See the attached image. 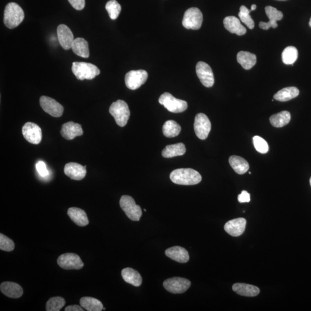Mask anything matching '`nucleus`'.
Listing matches in <instances>:
<instances>
[{
    "mask_svg": "<svg viewBox=\"0 0 311 311\" xmlns=\"http://www.w3.org/2000/svg\"><path fill=\"white\" fill-rule=\"evenodd\" d=\"M106 9L107 10L111 20H115L118 18L122 10V7L116 0H111L106 4Z\"/></svg>",
    "mask_w": 311,
    "mask_h": 311,
    "instance_id": "obj_35",
    "label": "nucleus"
},
{
    "mask_svg": "<svg viewBox=\"0 0 311 311\" xmlns=\"http://www.w3.org/2000/svg\"><path fill=\"white\" fill-rule=\"evenodd\" d=\"M72 49L75 54L82 58H90L89 44L88 42L84 39L78 38L74 40L72 46Z\"/></svg>",
    "mask_w": 311,
    "mask_h": 311,
    "instance_id": "obj_25",
    "label": "nucleus"
},
{
    "mask_svg": "<svg viewBox=\"0 0 311 311\" xmlns=\"http://www.w3.org/2000/svg\"><path fill=\"white\" fill-rule=\"evenodd\" d=\"M229 162L230 166L238 174L244 175L248 172L250 166L244 158L238 156H232L230 158Z\"/></svg>",
    "mask_w": 311,
    "mask_h": 311,
    "instance_id": "obj_28",
    "label": "nucleus"
},
{
    "mask_svg": "<svg viewBox=\"0 0 311 311\" xmlns=\"http://www.w3.org/2000/svg\"><path fill=\"white\" fill-rule=\"evenodd\" d=\"M0 290L6 296L11 298H20L24 294V290L18 284L6 282L2 284Z\"/></svg>",
    "mask_w": 311,
    "mask_h": 311,
    "instance_id": "obj_22",
    "label": "nucleus"
},
{
    "mask_svg": "<svg viewBox=\"0 0 311 311\" xmlns=\"http://www.w3.org/2000/svg\"><path fill=\"white\" fill-rule=\"evenodd\" d=\"M249 174H250V175H252V172H250Z\"/></svg>",
    "mask_w": 311,
    "mask_h": 311,
    "instance_id": "obj_48",
    "label": "nucleus"
},
{
    "mask_svg": "<svg viewBox=\"0 0 311 311\" xmlns=\"http://www.w3.org/2000/svg\"><path fill=\"white\" fill-rule=\"evenodd\" d=\"M197 76L202 84L207 87L211 88L214 84V77L213 70L211 67L206 62H200L196 66Z\"/></svg>",
    "mask_w": 311,
    "mask_h": 311,
    "instance_id": "obj_13",
    "label": "nucleus"
},
{
    "mask_svg": "<svg viewBox=\"0 0 311 311\" xmlns=\"http://www.w3.org/2000/svg\"><path fill=\"white\" fill-rule=\"evenodd\" d=\"M212 130V124L208 118L200 113L196 116L194 130L197 136L202 140L208 138Z\"/></svg>",
    "mask_w": 311,
    "mask_h": 311,
    "instance_id": "obj_11",
    "label": "nucleus"
},
{
    "mask_svg": "<svg viewBox=\"0 0 311 311\" xmlns=\"http://www.w3.org/2000/svg\"><path fill=\"white\" fill-rule=\"evenodd\" d=\"M68 214L76 224L79 226H86L89 224V220L85 211L77 208H71Z\"/></svg>",
    "mask_w": 311,
    "mask_h": 311,
    "instance_id": "obj_23",
    "label": "nucleus"
},
{
    "mask_svg": "<svg viewBox=\"0 0 311 311\" xmlns=\"http://www.w3.org/2000/svg\"><path fill=\"white\" fill-rule=\"evenodd\" d=\"M192 283L189 280L180 278H174L165 280L164 287L170 293L182 294L190 288Z\"/></svg>",
    "mask_w": 311,
    "mask_h": 311,
    "instance_id": "obj_9",
    "label": "nucleus"
},
{
    "mask_svg": "<svg viewBox=\"0 0 311 311\" xmlns=\"http://www.w3.org/2000/svg\"><path fill=\"white\" fill-rule=\"evenodd\" d=\"M181 126L174 120H168L163 126V134L168 138H174L180 135Z\"/></svg>",
    "mask_w": 311,
    "mask_h": 311,
    "instance_id": "obj_32",
    "label": "nucleus"
},
{
    "mask_svg": "<svg viewBox=\"0 0 311 311\" xmlns=\"http://www.w3.org/2000/svg\"><path fill=\"white\" fill-rule=\"evenodd\" d=\"M106 310V309L105 308H104V310Z\"/></svg>",
    "mask_w": 311,
    "mask_h": 311,
    "instance_id": "obj_49",
    "label": "nucleus"
},
{
    "mask_svg": "<svg viewBox=\"0 0 311 311\" xmlns=\"http://www.w3.org/2000/svg\"><path fill=\"white\" fill-rule=\"evenodd\" d=\"M148 78V74L143 70H132L126 75L125 82L128 88L131 90H136L145 84Z\"/></svg>",
    "mask_w": 311,
    "mask_h": 311,
    "instance_id": "obj_8",
    "label": "nucleus"
},
{
    "mask_svg": "<svg viewBox=\"0 0 311 311\" xmlns=\"http://www.w3.org/2000/svg\"><path fill=\"white\" fill-rule=\"evenodd\" d=\"M186 152V148L184 144L179 143L166 146L162 152V156L166 158H170L177 156H182Z\"/></svg>",
    "mask_w": 311,
    "mask_h": 311,
    "instance_id": "obj_29",
    "label": "nucleus"
},
{
    "mask_svg": "<svg viewBox=\"0 0 311 311\" xmlns=\"http://www.w3.org/2000/svg\"><path fill=\"white\" fill-rule=\"evenodd\" d=\"M238 200L241 204L248 203L251 201L250 194L246 191H242V194L238 196Z\"/></svg>",
    "mask_w": 311,
    "mask_h": 311,
    "instance_id": "obj_42",
    "label": "nucleus"
},
{
    "mask_svg": "<svg viewBox=\"0 0 311 311\" xmlns=\"http://www.w3.org/2000/svg\"><path fill=\"white\" fill-rule=\"evenodd\" d=\"M15 248L14 242L2 234H0V250L6 252H12Z\"/></svg>",
    "mask_w": 311,
    "mask_h": 311,
    "instance_id": "obj_39",
    "label": "nucleus"
},
{
    "mask_svg": "<svg viewBox=\"0 0 311 311\" xmlns=\"http://www.w3.org/2000/svg\"><path fill=\"white\" fill-rule=\"evenodd\" d=\"M300 94V90L296 87H288L276 93L274 98L280 102H286L297 98Z\"/></svg>",
    "mask_w": 311,
    "mask_h": 311,
    "instance_id": "obj_30",
    "label": "nucleus"
},
{
    "mask_svg": "<svg viewBox=\"0 0 311 311\" xmlns=\"http://www.w3.org/2000/svg\"><path fill=\"white\" fill-rule=\"evenodd\" d=\"M60 134L67 140H72L84 134L80 124L70 122L64 124Z\"/></svg>",
    "mask_w": 311,
    "mask_h": 311,
    "instance_id": "obj_19",
    "label": "nucleus"
},
{
    "mask_svg": "<svg viewBox=\"0 0 311 311\" xmlns=\"http://www.w3.org/2000/svg\"><path fill=\"white\" fill-rule=\"evenodd\" d=\"M238 62L245 70H250L256 65V56L249 52H240L238 53Z\"/></svg>",
    "mask_w": 311,
    "mask_h": 311,
    "instance_id": "obj_27",
    "label": "nucleus"
},
{
    "mask_svg": "<svg viewBox=\"0 0 311 311\" xmlns=\"http://www.w3.org/2000/svg\"><path fill=\"white\" fill-rule=\"evenodd\" d=\"M22 132L26 141L34 145H38L42 140V131L38 125L36 124H26L22 128Z\"/></svg>",
    "mask_w": 311,
    "mask_h": 311,
    "instance_id": "obj_12",
    "label": "nucleus"
},
{
    "mask_svg": "<svg viewBox=\"0 0 311 311\" xmlns=\"http://www.w3.org/2000/svg\"><path fill=\"white\" fill-rule=\"evenodd\" d=\"M257 8V6L256 5H252V11L256 10Z\"/></svg>",
    "mask_w": 311,
    "mask_h": 311,
    "instance_id": "obj_44",
    "label": "nucleus"
},
{
    "mask_svg": "<svg viewBox=\"0 0 311 311\" xmlns=\"http://www.w3.org/2000/svg\"><path fill=\"white\" fill-rule=\"evenodd\" d=\"M84 310V309L82 308V307L80 306H78L74 305V306H68L66 309V311H83Z\"/></svg>",
    "mask_w": 311,
    "mask_h": 311,
    "instance_id": "obj_43",
    "label": "nucleus"
},
{
    "mask_svg": "<svg viewBox=\"0 0 311 311\" xmlns=\"http://www.w3.org/2000/svg\"><path fill=\"white\" fill-rule=\"evenodd\" d=\"M110 113L114 118L117 124L122 128L126 126L130 116V112L128 104L121 100L112 104L110 108Z\"/></svg>",
    "mask_w": 311,
    "mask_h": 311,
    "instance_id": "obj_4",
    "label": "nucleus"
},
{
    "mask_svg": "<svg viewBox=\"0 0 311 311\" xmlns=\"http://www.w3.org/2000/svg\"><path fill=\"white\" fill-rule=\"evenodd\" d=\"M58 35L59 42L64 50H70L74 40L71 30L66 25L60 24L58 26Z\"/></svg>",
    "mask_w": 311,
    "mask_h": 311,
    "instance_id": "obj_16",
    "label": "nucleus"
},
{
    "mask_svg": "<svg viewBox=\"0 0 311 311\" xmlns=\"http://www.w3.org/2000/svg\"><path fill=\"white\" fill-rule=\"evenodd\" d=\"M265 10H266V14L270 21L268 22H260V28L264 30H268L270 28H278V25L276 22L282 20L284 18L282 12L270 6H266Z\"/></svg>",
    "mask_w": 311,
    "mask_h": 311,
    "instance_id": "obj_15",
    "label": "nucleus"
},
{
    "mask_svg": "<svg viewBox=\"0 0 311 311\" xmlns=\"http://www.w3.org/2000/svg\"><path fill=\"white\" fill-rule=\"evenodd\" d=\"M298 49L293 46L286 48L282 52V62L286 65L294 66L298 59Z\"/></svg>",
    "mask_w": 311,
    "mask_h": 311,
    "instance_id": "obj_34",
    "label": "nucleus"
},
{
    "mask_svg": "<svg viewBox=\"0 0 311 311\" xmlns=\"http://www.w3.org/2000/svg\"><path fill=\"white\" fill-rule=\"evenodd\" d=\"M246 225V220L240 218L228 222L224 229L226 232L234 237L240 236L244 234Z\"/></svg>",
    "mask_w": 311,
    "mask_h": 311,
    "instance_id": "obj_17",
    "label": "nucleus"
},
{
    "mask_svg": "<svg viewBox=\"0 0 311 311\" xmlns=\"http://www.w3.org/2000/svg\"><path fill=\"white\" fill-rule=\"evenodd\" d=\"M122 276L124 282L132 286L139 287L142 285V276L138 271L134 269L124 268L122 272Z\"/></svg>",
    "mask_w": 311,
    "mask_h": 311,
    "instance_id": "obj_26",
    "label": "nucleus"
},
{
    "mask_svg": "<svg viewBox=\"0 0 311 311\" xmlns=\"http://www.w3.org/2000/svg\"><path fill=\"white\" fill-rule=\"evenodd\" d=\"M291 115L288 112H282L270 117V121L273 126L276 128H283L289 124Z\"/></svg>",
    "mask_w": 311,
    "mask_h": 311,
    "instance_id": "obj_31",
    "label": "nucleus"
},
{
    "mask_svg": "<svg viewBox=\"0 0 311 311\" xmlns=\"http://www.w3.org/2000/svg\"><path fill=\"white\" fill-rule=\"evenodd\" d=\"M310 186H311V178H310Z\"/></svg>",
    "mask_w": 311,
    "mask_h": 311,
    "instance_id": "obj_47",
    "label": "nucleus"
},
{
    "mask_svg": "<svg viewBox=\"0 0 311 311\" xmlns=\"http://www.w3.org/2000/svg\"><path fill=\"white\" fill-rule=\"evenodd\" d=\"M310 26L311 28V18H310Z\"/></svg>",
    "mask_w": 311,
    "mask_h": 311,
    "instance_id": "obj_46",
    "label": "nucleus"
},
{
    "mask_svg": "<svg viewBox=\"0 0 311 311\" xmlns=\"http://www.w3.org/2000/svg\"><path fill=\"white\" fill-rule=\"evenodd\" d=\"M224 24L228 31L236 34L238 36H244L246 33V28L241 24L240 20L236 17H226L224 20Z\"/></svg>",
    "mask_w": 311,
    "mask_h": 311,
    "instance_id": "obj_21",
    "label": "nucleus"
},
{
    "mask_svg": "<svg viewBox=\"0 0 311 311\" xmlns=\"http://www.w3.org/2000/svg\"><path fill=\"white\" fill-rule=\"evenodd\" d=\"M25 18L24 10L16 3L10 2L6 8L4 22L7 28L14 29L18 28Z\"/></svg>",
    "mask_w": 311,
    "mask_h": 311,
    "instance_id": "obj_2",
    "label": "nucleus"
},
{
    "mask_svg": "<svg viewBox=\"0 0 311 311\" xmlns=\"http://www.w3.org/2000/svg\"><path fill=\"white\" fill-rule=\"evenodd\" d=\"M170 179L174 184L183 186H194L202 181V176L196 170L190 168L178 169L170 174Z\"/></svg>",
    "mask_w": 311,
    "mask_h": 311,
    "instance_id": "obj_1",
    "label": "nucleus"
},
{
    "mask_svg": "<svg viewBox=\"0 0 311 311\" xmlns=\"http://www.w3.org/2000/svg\"><path fill=\"white\" fill-rule=\"evenodd\" d=\"M120 206L128 218L134 222H139L142 215V208L136 204L132 197L124 196L120 200Z\"/></svg>",
    "mask_w": 311,
    "mask_h": 311,
    "instance_id": "obj_5",
    "label": "nucleus"
},
{
    "mask_svg": "<svg viewBox=\"0 0 311 311\" xmlns=\"http://www.w3.org/2000/svg\"><path fill=\"white\" fill-rule=\"evenodd\" d=\"M166 255L169 258L180 264L188 263L190 260L188 252L181 246H174L166 250Z\"/></svg>",
    "mask_w": 311,
    "mask_h": 311,
    "instance_id": "obj_20",
    "label": "nucleus"
},
{
    "mask_svg": "<svg viewBox=\"0 0 311 311\" xmlns=\"http://www.w3.org/2000/svg\"><path fill=\"white\" fill-rule=\"evenodd\" d=\"M233 290L238 295L244 297H256L260 294L258 288L246 284H234L233 286Z\"/></svg>",
    "mask_w": 311,
    "mask_h": 311,
    "instance_id": "obj_24",
    "label": "nucleus"
},
{
    "mask_svg": "<svg viewBox=\"0 0 311 311\" xmlns=\"http://www.w3.org/2000/svg\"><path fill=\"white\" fill-rule=\"evenodd\" d=\"M252 11L249 10L248 8L245 6H242L240 9V12L238 14L240 20L244 22L250 30H253L255 28V22L253 20L250 13Z\"/></svg>",
    "mask_w": 311,
    "mask_h": 311,
    "instance_id": "obj_36",
    "label": "nucleus"
},
{
    "mask_svg": "<svg viewBox=\"0 0 311 311\" xmlns=\"http://www.w3.org/2000/svg\"><path fill=\"white\" fill-rule=\"evenodd\" d=\"M59 266L65 270H80L84 266V263L78 256L75 254H64L58 259Z\"/></svg>",
    "mask_w": 311,
    "mask_h": 311,
    "instance_id": "obj_10",
    "label": "nucleus"
},
{
    "mask_svg": "<svg viewBox=\"0 0 311 311\" xmlns=\"http://www.w3.org/2000/svg\"><path fill=\"white\" fill-rule=\"evenodd\" d=\"M80 304L83 308L88 311H101L104 305L98 300L92 298H83L80 300Z\"/></svg>",
    "mask_w": 311,
    "mask_h": 311,
    "instance_id": "obj_33",
    "label": "nucleus"
},
{
    "mask_svg": "<svg viewBox=\"0 0 311 311\" xmlns=\"http://www.w3.org/2000/svg\"><path fill=\"white\" fill-rule=\"evenodd\" d=\"M36 168L40 175L42 177H46L49 175V172L46 165L44 162H39L37 163Z\"/></svg>",
    "mask_w": 311,
    "mask_h": 311,
    "instance_id": "obj_40",
    "label": "nucleus"
},
{
    "mask_svg": "<svg viewBox=\"0 0 311 311\" xmlns=\"http://www.w3.org/2000/svg\"><path fill=\"white\" fill-rule=\"evenodd\" d=\"M86 166H83L78 163L70 162L66 166L64 172L72 180H82L86 176Z\"/></svg>",
    "mask_w": 311,
    "mask_h": 311,
    "instance_id": "obj_18",
    "label": "nucleus"
},
{
    "mask_svg": "<svg viewBox=\"0 0 311 311\" xmlns=\"http://www.w3.org/2000/svg\"><path fill=\"white\" fill-rule=\"evenodd\" d=\"M72 70L75 76L81 81L92 80L100 74V70L96 66L86 62H74Z\"/></svg>",
    "mask_w": 311,
    "mask_h": 311,
    "instance_id": "obj_3",
    "label": "nucleus"
},
{
    "mask_svg": "<svg viewBox=\"0 0 311 311\" xmlns=\"http://www.w3.org/2000/svg\"><path fill=\"white\" fill-rule=\"evenodd\" d=\"M66 304L65 299L56 297L51 298L47 302L46 310L60 311Z\"/></svg>",
    "mask_w": 311,
    "mask_h": 311,
    "instance_id": "obj_37",
    "label": "nucleus"
},
{
    "mask_svg": "<svg viewBox=\"0 0 311 311\" xmlns=\"http://www.w3.org/2000/svg\"><path fill=\"white\" fill-rule=\"evenodd\" d=\"M40 104L44 110L53 117L60 118L63 115V106L52 98L42 96Z\"/></svg>",
    "mask_w": 311,
    "mask_h": 311,
    "instance_id": "obj_14",
    "label": "nucleus"
},
{
    "mask_svg": "<svg viewBox=\"0 0 311 311\" xmlns=\"http://www.w3.org/2000/svg\"><path fill=\"white\" fill-rule=\"evenodd\" d=\"M75 10H82L86 6V0H68Z\"/></svg>",
    "mask_w": 311,
    "mask_h": 311,
    "instance_id": "obj_41",
    "label": "nucleus"
},
{
    "mask_svg": "<svg viewBox=\"0 0 311 311\" xmlns=\"http://www.w3.org/2000/svg\"><path fill=\"white\" fill-rule=\"evenodd\" d=\"M159 103L170 112L178 114L184 112L188 108L186 102L178 100L170 93H164L159 98Z\"/></svg>",
    "mask_w": 311,
    "mask_h": 311,
    "instance_id": "obj_6",
    "label": "nucleus"
},
{
    "mask_svg": "<svg viewBox=\"0 0 311 311\" xmlns=\"http://www.w3.org/2000/svg\"><path fill=\"white\" fill-rule=\"evenodd\" d=\"M144 211L146 212V210H144Z\"/></svg>",
    "mask_w": 311,
    "mask_h": 311,
    "instance_id": "obj_50",
    "label": "nucleus"
},
{
    "mask_svg": "<svg viewBox=\"0 0 311 311\" xmlns=\"http://www.w3.org/2000/svg\"><path fill=\"white\" fill-rule=\"evenodd\" d=\"M254 145L256 150L262 154H266L269 150L268 142L260 136H255L253 138Z\"/></svg>",
    "mask_w": 311,
    "mask_h": 311,
    "instance_id": "obj_38",
    "label": "nucleus"
},
{
    "mask_svg": "<svg viewBox=\"0 0 311 311\" xmlns=\"http://www.w3.org/2000/svg\"><path fill=\"white\" fill-rule=\"evenodd\" d=\"M276 1L285 2L288 1V0H276Z\"/></svg>",
    "mask_w": 311,
    "mask_h": 311,
    "instance_id": "obj_45",
    "label": "nucleus"
},
{
    "mask_svg": "<svg viewBox=\"0 0 311 311\" xmlns=\"http://www.w3.org/2000/svg\"><path fill=\"white\" fill-rule=\"evenodd\" d=\"M203 20L201 11L196 8H192L186 12L182 24L188 30H198L202 26Z\"/></svg>",
    "mask_w": 311,
    "mask_h": 311,
    "instance_id": "obj_7",
    "label": "nucleus"
}]
</instances>
